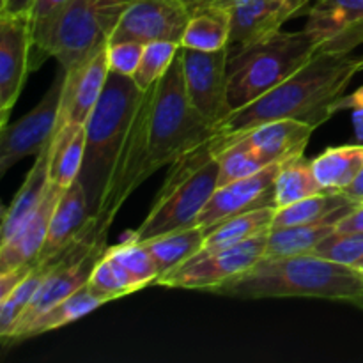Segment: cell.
<instances>
[{"label": "cell", "instance_id": "cell-1", "mask_svg": "<svg viewBox=\"0 0 363 363\" xmlns=\"http://www.w3.org/2000/svg\"><path fill=\"white\" fill-rule=\"evenodd\" d=\"M363 71V55L319 52L301 69L264 96L234 110L211 138L215 155L234 138L259 124L277 119H298L318 128L332 119V103Z\"/></svg>", "mask_w": 363, "mask_h": 363}, {"label": "cell", "instance_id": "cell-2", "mask_svg": "<svg viewBox=\"0 0 363 363\" xmlns=\"http://www.w3.org/2000/svg\"><path fill=\"white\" fill-rule=\"evenodd\" d=\"M213 293L234 298H323L357 301L363 298V277L357 268L314 254L264 257L243 275Z\"/></svg>", "mask_w": 363, "mask_h": 363}, {"label": "cell", "instance_id": "cell-3", "mask_svg": "<svg viewBox=\"0 0 363 363\" xmlns=\"http://www.w3.org/2000/svg\"><path fill=\"white\" fill-rule=\"evenodd\" d=\"M144 91L133 77L110 71L99 101L85 123V152L78 181L87 194L92 216L98 213L117 156Z\"/></svg>", "mask_w": 363, "mask_h": 363}, {"label": "cell", "instance_id": "cell-4", "mask_svg": "<svg viewBox=\"0 0 363 363\" xmlns=\"http://www.w3.org/2000/svg\"><path fill=\"white\" fill-rule=\"evenodd\" d=\"M220 163L211 138L170 165L144 222L126 234V240L145 243L149 240L199 225V216L218 188Z\"/></svg>", "mask_w": 363, "mask_h": 363}, {"label": "cell", "instance_id": "cell-5", "mask_svg": "<svg viewBox=\"0 0 363 363\" xmlns=\"http://www.w3.org/2000/svg\"><path fill=\"white\" fill-rule=\"evenodd\" d=\"M319 53V45L307 30L286 32L262 38L245 46L229 48L227 78L234 110L250 105Z\"/></svg>", "mask_w": 363, "mask_h": 363}, {"label": "cell", "instance_id": "cell-6", "mask_svg": "<svg viewBox=\"0 0 363 363\" xmlns=\"http://www.w3.org/2000/svg\"><path fill=\"white\" fill-rule=\"evenodd\" d=\"M218 133L194 106L186 91L181 48L167 73L152 85L149 151L152 169L172 165Z\"/></svg>", "mask_w": 363, "mask_h": 363}, {"label": "cell", "instance_id": "cell-7", "mask_svg": "<svg viewBox=\"0 0 363 363\" xmlns=\"http://www.w3.org/2000/svg\"><path fill=\"white\" fill-rule=\"evenodd\" d=\"M135 0H69L53 32L50 57L64 71L106 43Z\"/></svg>", "mask_w": 363, "mask_h": 363}, {"label": "cell", "instance_id": "cell-8", "mask_svg": "<svg viewBox=\"0 0 363 363\" xmlns=\"http://www.w3.org/2000/svg\"><path fill=\"white\" fill-rule=\"evenodd\" d=\"M152 87L144 92L137 113L130 124L124 144L117 156L116 167L112 170L108 184L103 194L101 204L94 215L101 229L108 230L113 218L123 208L126 199L155 174L149 151V112H151Z\"/></svg>", "mask_w": 363, "mask_h": 363}, {"label": "cell", "instance_id": "cell-9", "mask_svg": "<svg viewBox=\"0 0 363 363\" xmlns=\"http://www.w3.org/2000/svg\"><path fill=\"white\" fill-rule=\"evenodd\" d=\"M268 238L269 230H266L236 247L213 252V254L195 255L179 268L170 272L169 275L160 279L158 286L201 291L218 289L220 286L243 275L261 259H264Z\"/></svg>", "mask_w": 363, "mask_h": 363}, {"label": "cell", "instance_id": "cell-10", "mask_svg": "<svg viewBox=\"0 0 363 363\" xmlns=\"http://www.w3.org/2000/svg\"><path fill=\"white\" fill-rule=\"evenodd\" d=\"M64 69L60 67L59 77H55L52 87L45 98L32 108L27 116L16 123L7 124L0 131V177L18 162L28 156H38L53 137L57 135L59 124L60 99H62Z\"/></svg>", "mask_w": 363, "mask_h": 363}, {"label": "cell", "instance_id": "cell-11", "mask_svg": "<svg viewBox=\"0 0 363 363\" xmlns=\"http://www.w3.org/2000/svg\"><path fill=\"white\" fill-rule=\"evenodd\" d=\"M186 91L195 108L218 130L234 112L229 99L227 60L229 46L218 52H201L181 46Z\"/></svg>", "mask_w": 363, "mask_h": 363}, {"label": "cell", "instance_id": "cell-12", "mask_svg": "<svg viewBox=\"0 0 363 363\" xmlns=\"http://www.w3.org/2000/svg\"><path fill=\"white\" fill-rule=\"evenodd\" d=\"M190 16L191 11L184 0H135L121 16L108 43L169 41L181 45Z\"/></svg>", "mask_w": 363, "mask_h": 363}, {"label": "cell", "instance_id": "cell-13", "mask_svg": "<svg viewBox=\"0 0 363 363\" xmlns=\"http://www.w3.org/2000/svg\"><path fill=\"white\" fill-rule=\"evenodd\" d=\"M312 0H201L190 11L220 7L230 13L229 48L250 45L282 30V25L303 13Z\"/></svg>", "mask_w": 363, "mask_h": 363}, {"label": "cell", "instance_id": "cell-14", "mask_svg": "<svg viewBox=\"0 0 363 363\" xmlns=\"http://www.w3.org/2000/svg\"><path fill=\"white\" fill-rule=\"evenodd\" d=\"M305 30L319 52L351 53L363 45V0H312Z\"/></svg>", "mask_w": 363, "mask_h": 363}, {"label": "cell", "instance_id": "cell-15", "mask_svg": "<svg viewBox=\"0 0 363 363\" xmlns=\"http://www.w3.org/2000/svg\"><path fill=\"white\" fill-rule=\"evenodd\" d=\"M108 73V41L103 43L99 48H96L91 55L85 57L69 71H64L57 131L66 124L87 123L105 89Z\"/></svg>", "mask_w": 363, "mask_h": 363}, {"label": "cell", "instance_id": "cell-16", "mask_svg": "<svg viewBox=\"0 0 363 363\" xmlns=\"http://www.w3.org/2000/svg\"><path fill=\"white\" fill-rule=\"evenodd\" d=\"M30 23L28 16L0 18V128L23 91L30 67Z\"/></svg>", "mask_w": 363, "mask_h": 363}, {"label": "cell", "instance_id": "cell-17", "mask_svg": "<svg viewBox=\"0 0 363 363\" xmlns=\"http://www.w3.org/2000/svg\"><path fill=\"white\" fill-rule=\"evenodd\" d=\"M280 163H272L250 177L233 181L215 190L199 216V225L206 230L222 220L261 208H277L275 179Z\"/></svg>", "mask_w": 363, "mask_h": 363}, {"label": "cell", "instance_id": "cell-18", "mask_svg": "<svg viewBox=\"0 0 363 363\" xmlns=\"http://www.w3.org/2000/svg\"><path fill=\"white\" fill-rule=\"evenodd\" d=\"M62 191L64 188L52 181L38 209L18 227L16 233L6 243L0 245V275L34 266L48 236L52 215Z\"/></svg>", "mask_w": 363, "mask_h": 363}, {"label": "cell", "instance_id": "cell-19", "mask_svg": "<svg viewBox=\"0 0 363 363\" xmlns=\"http://www.w3.org/2000/svg\"><path fill=\"white\" fill-rule=\"evenodd\" d=\"M314 130V126L303 121L277 119L252 128L233 142L243 140L268 167L272 163H282L294 156L303 155Z\"/></svg>", "mask_w": 363, "mask_h": 363}, {"label": "cell", "instance_id": "cell-20", "mask_svg": "<svg viewBox=\"0 0 363 363\" xmlns=\"http://www.w3.org/2000/svg\"><path fill=\"white\" fill-rule=\"evenodd\" d=\"M91 222L92 213L89 208L87 194L80 181L77 179L73 184L64 188L62 195L57 202L52 222H50L48 236H46L41 254L35 262H46L62 254L78 236H82V233L87 229Z\"/></svg>", "mask_w": 363, "mask_h": 363}, {"label": "cell", "instance_id": "cell-21", "mask_svg": "<svg viewBox=\"0 0 363 363\" xmlns=\"http://www.w3.org/2000/svg\"><path fill=\"white\" fill-rule=\"evenodd\" d=\"M52 149L53 140L35 156L34 165L28 170L23 184H21V188L18 190V194L14 195L9 208L4 211L2 227H0V245L6 243V241L16 233L18 227L38 209L39 204H41L46 190H48L50 183H52V179H50Z\"/></svg>", "mask_w": 363, "mask_h": 363}, {"label": "cell", "instance_id": "cell-22", "mask_svg": "<svg viewBox=\"0 0 363 363\" xmlns=\"http://www.w3.org/2000/svg\"><path fill=\"white\" fill-rule=\"evenodd\" d=\"M277 208H261L222 220L206 230V241L197 255L236 247L257 234L272 230Z\"/></svg>", "mask_w": 363, "mask_h": 363}, {"label": "cell", "instance_id": "cell-23", "mask_svg": "<svg viewBox=\"0 0 363 363\" xmlns=\"http://www.w3.org/2000/svg\"><path fill=\"white\" fill-rule=\"evenodd\" d=\"M357 206L358 202L351 201L342 191H321V194L312 195V197L294 202L286 208L277 209L272 230L301 225V223L323 222V220L333 218V216H346Z\"/></svg>", "mask_w": 363, "mask_h": 363}, {"label": "cell", "instance_id": "cell-24", "mask_svg": "<svg viewBox=\"0 0 363 363\" xmlns=\"http://www.w3.org/2000/svg\"><path fill=\"white\" fill-rule=\"evenodd\" d=\"M206 241V229L201 225L188 227V229L174 230V233L162 234L155 240L145 241L149 254L155 259L160 269V279L169 275L181 264L190 261L191 257L202 250Z\"/></svg>", "mask_w": 363, "mask_h": 363}, {"label": "cell", "instance_id": "cell-25", "mask_svg": "<svg viewBox=\"0 0 363 363\" xmlns=\"http://www.w3.org/2000/svg\"><path fill=\"white\" fill-rule=\"evenodd\" d=\"M344 216H333L323 222L301 223V225L269 230L264 257H291V255L312 254V250L337 229V223Z\"/></svg>", "mask_w": 363, "mask_h": 363}, {"label": "cell", "instance_id": "cell-26", "mask_svg": "<svg viewBox=\"0 0 363 363\" xmlns=\"http://www.w3.org/2000/svg\"><path fill=\"white\" fill-rule=\"evenodd\" d=\"M230 13L220 7H201L191 11L181 46L201 52H218L229 46Z\"/></svg>", "mask_w": 363, "mask_h": 363}, {"label": "cell", "instance_id": "cell-27", "mask_svg": "<svg viewBox=\"0 0 363 363\" xmlns=\"http://www.w3.org/2000/svg\"><path fill=\"white\" fill-rule=\"evenodd\" d=\"M85 152V124H66L53 138L50 179L67 188L78 179Z\"/></svg>", "mask_w": 363, "mask_h": 363}, {"label": "cell", "instance_id": "cell-28", "mask_svg": "<svg viewBox=\"0 0 363 363\" xmlns=\"http://www.w3.org/2000/svg\"><path fill=\"white\" fill-rule=\"evenodd\" d=\"M363 167V145H340L326 149L312 160V169L325 191H342Z\"/></svg>", "mask_w": 363, "mask_h": 363}, {"label": "cell", "instance_id": "cell-29", "mask_svg": "<svg viewBox=\"0 0 363 363\" xmlns=\"http://www.w3.org/2000/svg\"><path fill=\"white\" fill-rule=\"evenodd\" d=\"M323 186L315 177L312 162L303 158V155L294 156L280 163L279 174L275 179V201L277 209L286 208L298 201L321 194Z\"/></svg>", "mask_w": 363, "mask_h": 363}, {"label": "cell", "instance_id": "cell-30", "mask_svg": "<svg viewBox=\"0 0 363 363\" xmlns=\"http://www.w3.org/2000/svg\"><path fill=\"white\" fill-rule=\"evenodd\" d=\"M105 305V301L101 298L94 296V294L89 291L87 286H84L82 289H78L77 293H73L71 296H67L66 300L59 301L57 305H53L50 311H46L45 314L39 315L30 326L23 332L20 340L30 339V337L41 335V333L52 332V330L62 328V326L69 325V323L78 321V319L85 318L87 314H91L92 311H96L98 307Z\"/></svg>", "mask_w": 363, "mask_h": 363}, {"label": "cell", "instance_id": "cell-31", "mask_svg": "<svg viewBox=\"0 0 363 363\" xmlns=\"http://www.w3.org/2000/svg\"><path fill=\"white\" fill-rule=\"evenodd\" d=\"M69 0H35L28 14L30 23V67L38 69L46 59H50V45L53 32L62 16Z\"/></svg>", "mask_w": 363, "mask_h": 363}, {"label": "cell", "instance_id": "cell-32", "mask_svg": "<svg viewBox=\"0 0 363 363\" xmlns=\"http://www.w3.org/2000/svg\"><path fill=\"white\" fill-rule=\"evenodd\" d=\"M53 259L46 262H35L30 272L23 277V280L11 291L9 296L0 300V337H2V340L13 332L20 315L23 314L27 305L30 303L34 294L38 293L41 284L45 282L53 266Z\"/></svg>", "mask_w": 363, "mask_h": 363}, {"label": "cell", "instance_id": "cell-33", "mask_svg": "<svg viewBox=\"0 0 363 363\" xmlns=\"http://www.w3.org/2000/svg\"><path fill=\"white\" fill-rule=\"evenodd\" d=\"M87 287L94 296L101 298L105 303L117 300V298L128 296V294H133L142 289V287L135 282L133 277H131L130 273L112 257V255L106 254V252L105 255L99 259L98 264L94 266V269H92Z\"/></svg>", "mask_w": 363, "mask_h": 363}, {"label": "cell", "instance_id": "cell-34", "mask_svg": "<svg viewBox=\"0 0 363 363\" xmlns=\"http://www.w3.org/2000/svg\"><path fill=\"white\" fill-rule=\"evenodd\" d=\"M106 254L112 255L133 277V280L142 289L151 286V284H158L160 269L144 243H135V241L124 240L117 247L106 248Z\"/></svg>", "mask_w": 363, "mask_h": 363}, {"label": "cell", "instance_id": "cell-35", "mask_svg": "<svg viewBox=\"0 0 363 363\" xmlns=\"http://www.w3.org/2000/svg\"><path fill=\"white\" fill-rule=\"evenodd\" d=\"M216 158L220 163L218 186L243 179V177H250L266 169L262 160L243 140H236L227 145L223 151L216 155Z\"/></svg>", "mask_w": 363, "mask_h": 363}, {"label": "cell", "instance_id": "cell-36", "mask_svg": "<svg viewBox=\"0 0 363 363\" xmlns=\"http://www.w3.org/2000/svg\"><path fill=\"white\" fill-rule=\"evenodd\" d=\"M179 48L181 45L169 41H156L145 45L140 64L133 74L135 84L138 85L140 91H149L167 73Z\"/></svg>", "mask_w": 363, "mask_h": 363}, {"label": "cell", "instance_id": "cell-37", "mask_svg": "<svg viewBox=\"0 0 363 363\" xmlns=\"http://www.w3.org/2000/svg\"><path fill=\"white\" fill-rule=\"evenodd\" d=\"M318 257L357 268L363 261V234L339 233L333 230L312 250Z\"/></svg>", "mask_w": 363, "mask_h": 363}, {"label": "cell", "instance_id": "cell-38", "mask_svg": "<svg viewBox=\"0 0 363 363\" xmlns=\"http://www.w3.org/2000/svg\"><path fill=\"white\" fill-rule=\"evenodd\" d=\"M145 45L135 41L123 43H108V66L110 71L133 77L140 64L142 53H144Z\"/></svg>", "mask_w": 363, "mask_h": 363}, {"label": "cell", "instance_id": "cell-39", "mask_svg": "<svg viewBox=\"0 0 363 363\" xmlns=\"http://www.w3.org/2000/svg\"><path fill=\"white\" fill-rule=\"evenodd\" d=\"M342 110H351L353 116V128L354 135L360 142H363V85L353 92V94H342L332 103V113L335 116L337 112Z\"/></svg>", "mask_w": 363, "mask_h": 363}, {"label": "cell", "instance_id": "cell-40", "mask_svg": "<svg viewBox=\"0 0 363 363\" xmlns=\"http://www.w3.org/2000/svg\"><path fill=\"white\" fill-rule=\"evenodd\" d=\"M335 230H339V233L363 234V204H358L353 211L347 213V215L337 223Z\"/></svg>", "mask_w": 363, "mask_h": 363}, {"label": "cell", "instance_id": "cell-41", "mask_svg": "<svg viewBox=\"0 0 363 363\" xmlns=\"http://www.w3.org/2000/svg\"><path fill=\"white\" fill-rule=\"evenodd\" d=\"M35 0H0V18L28 16Z\"/></svg>", "mask_w": 363, "mask_h": 363}, {"label": "cell", "instance_id": "cell-42", "mask_svg": "<svg viewBox=\"0 0 363 363\" xmlns=\"http://www.w3.org/2000/svg\"><path fill=\"white\" fill-rule=\"evenodd\" d=\"M342 194L347 195L351 201L358 202V204H363V167L360 172H358V176L354 177L353 183H351L347 188H344Z\"/></svg>", "mask_w": 363, "mask_h": 363}, {"label": "cell", "instance_id": "cell-43", "mask_svg": "<svg viewBox=\"0 0 363 363\" xmlns=\"http://www.w3.org/2000/svg\"><path fill=\"white\" fill-rule=\"evenodd\" d=\"M184 2H186V6H188V7H191V6H194V4L201 2V0H184Z\"/></svg>", "mask_w": 363, "mask_h": 363}, {"label": "cell", "instance_id": "cell-44", "mask_svg": "<svg viewBox=\"0 0 363 363\" xmlns=\"http://www.w3.org/2000/svg\"><path fill=\"white\" fill-rule=\"evenodd\" d=\"M357 269H358V272H360V275L363 277V262H360V264L357 266Z\"/></svg>", "mask_w": 363, "mask_h": 363}, {"label": "cell", "instance_id": "cell-45", "mask_svg": "<svg viewBox=\"0 0 363 363\" xmlns=\"http://www.w3.org/2000/svg\"><path fill=\"white\" fill-rule=\"evenodd\" d=\"M362 262H363V261H362Z\"/></svg>", "mask_w": 363, "mask_h": 363}]
</instances>
